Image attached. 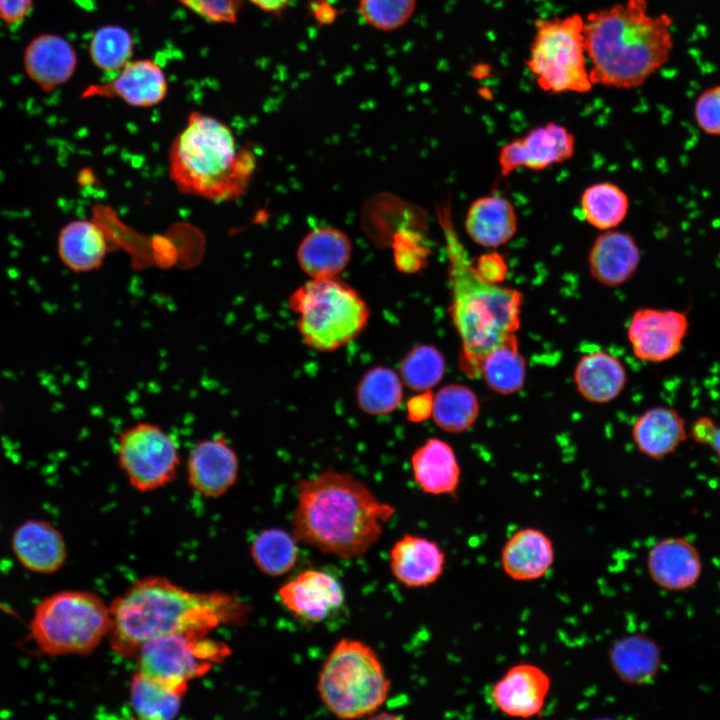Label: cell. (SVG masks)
<instances>
[{
	"label": "cell",
	"instance_id": "cell-1",
	"mask_svg": "<svg viewBox=\"0 0 720 720\" xmlns=\"http://www.w3.org/2000/svg\"><path fill=\"white\" fill-rule=\"evenodd\" d=\"M108 640L122 657L136 656L145 643L171 634H209L221 625L246 621L249 606L225 592H194L160 576L133 583L109 605Z\"/></svg>",
	"mask_w": 720,
	"mask_h": 720
},
{
	"label": "cell",
	"instance_id": "cell-2",
	"mask_svg": "<svg viewBox=\"0 0 720 720\" xmlns=\"http://www.w3.org/2000/svg\"><path fill=\"white\" fill-rule=\"evenodd\" d=\"M395 512L351 473L327 469L298 482L292 534L324 554L358 558L378 542Z\"/></svg>",
	"mask_w": 720,
	"mask_h": 720
},
{
	"label": "cell",
	"instance_id": "cell-3",
	"mask_svg": "<svg viewBox=\"0 0 720 720\" xmlns=\"http://www.w3.org/2000/svg\"><path fill=\"white\" fill-rule=\"evenodd\" d=\"M584 38L594 86L635 89L669 61L673 19L652 13L647 0H625L588 13Z\"/></svg>",
	"mask_w": 720,
	"mask_h": 720
},
{
	"label": "cell",
	"instance_id": "cell-4",
	"mask_svg": "<svg viewBox=\"0 0 720 720\" xmlns=\"http://www.w3.org/2000/svg\"><path fill=\"white\" fill-rule=\"evenodd\" d=\"M438 217L448 260L449 315L461 343L460 369L477 377L487 354L519 330L524 295L482 280L455 230L449 204Z\"/></svg>",
	"mask_w": 720,
	"mask_h": 720
},
{
	"label": "cell",
	"instance_id": "cell-5",
	"mask_svg": "<svg viewBox=\"0 0 720 720\" xmlns=\"http://www.w3.org/2000/svg\"><path fill=\"white\" fill-rule=\"evenodd\" d=\"M255 168L254 153L237 146L232 129L199 111L190 112L168 149V174L177 190L209 201L239 198Z\"/></svg>",
	"mask_w": 720,
	"mask_h": 720
},
{
	"label": "cell",
	"instance_id": "cell-6",
	"mask_svg": "<svg viewBox=\"0 0 720 720\" xmlns=\"http://www.w3.org/2000/svg\"><path fill=\"white\" fill-rule=\"evenodd\" d=\"M296 327L310 349L329 353L358 338L366 329L370 309L349 284L336 278L306 281L288 298Z\"/></svg>",
	"mask_w": 720,
	"mask_h": 720
},
{
	"label": "cell",
	"instance_id": "cell-7",
	"mask_svg": "<svg viewBox=\"0 0 720 720\" xmlns=\"http://www.w3.org/2000/svg\"><path fill=\"white\" fill-rule=\"evenodd\" d=\"M391 689L382 662L372 647L342 638L332 648L319 673V697L335 717L357 719L376 712Z\"/></svg>",
	"mask_w": 720,
	"mask_h": 720
},
{
	"label": "cell",
	"instance_id": "cell-8",
	"mask_svg": "<svg viewBox=\"0 0 720 720\" xmlns=\"http://www.w3.org/2000/svg\"><path fill=\"white\" fill-rule=\"evenodd\" d=\"M110 608L98 595L66 590L42 599L29 624L34 646L48 656L86 655L108 636Z\"/></svg>",
	"mask_w": 720,
	"mask_h": 720
},
{
	"label": "cell",
	"instance_id": "cell-9",
	"mask_svg": "<svg viewBox=\"0 0 720 720\" xmlns=\"http://www.w3.org/2000/svg\"><path fill=\"white\" fill-rule=\"evenodd\" d=\"M526 66L543 92H590L592 83L584 38V17L539 18L534 23Z\"/></svg>",
	"mask_w": 720,
	"mask_h": 720
},
{
	"label": "cell",
	"instance_id": "cell-10",
	"mask_svg": "<svg viewBox=\"0 0 720 720\" xmlns=\"http://www.w3.org/2000/svg\"><path fill=\"white\" fill-rule=\"evenodd\" d=\"M115 459L129 486L149 493L171 484L179 473L178 440L163 426L137 421L121 429L115 440Z\"/></svg>",
	"mask_w": 720,
	"mask_h": 720
},
{
	"label": "cell",
	"instance_id": "cell-11",
	"mask_svg": "<svg viewBox=\"0 0 720 720\" xmlns=\"http://www.w3.org/2000/svg\"><path fill=\"white\" fill-rule=\"evenodd\" d=\"M230 654L228 645L208 634H171L141 646L137 671L186 693L191 680L204 676Z\"/></svg>",
	"mask_w": 720,
	"mask_h": 720
},
{
	"label": "cell",
	"instance_id": "cell-12",
	"mask_svg": "<svg viewBox=\"0 0 720 720\" xmlns=\"http://www.w3.org/2000/svg\"><path fill=\"white\" fill-rule=\"evenodd\" d=\"M574 153V134L562 124L547 122L502 145L499 171L503 177L522 168L541 171L569 160Z\"/></svg>",
	"mask_w": 720,
	"mask_h": 720
},
{
	"label": "cell",
	"instance_id": "cell-13",
	"mask_svg": "<svg viewBox=\"0 0 720 720\" xmlns=\"http://www.w3.org/2000/svg\"><path fill=\"white\" fill-rule=\"evenodd\" d=\"M240 466L239 455L225 435L201 438L186 455L187 484L200 496L219 498L238 482Z\"/></svg>",
	"mask_w": 720,
	"mask_h": 720
},
{
	"label": "cell",
	"instance_id": "cell-14",
	"mask_svg": "<svg viewBox=\"0 0 720 720\" xmlns=\"http://www.w3.org/2000/svg\"><path fill=\"white\" fill-rule=\"evenodd\" d=\"M688 328L687 315L682 311L640 308L632 315L627 338L638 359L660 363L681 351Z\"/></svg>",
	"mask_w": 720,
	"mask_h": 720
},
{
	"label": "cell",
	"instance_id": "cell-15",
	"mask_svg": "<svg viewBox=\"0 0 720 720\" xmlns=\"http://www.w3.org/2000/svg\"><path fill=\"white\" fill-rule=\"evenodd\" d=\"M168 93L164 70L151 59L131 60L110 80L89 85L81 98L120 99L138 108L161 103Z\"/></svg>",
	"mask_w": 720,
	"mask_h": 720
},
{
	"label": "cell",
	"instance_id": "cell-16",
	"mask_svg": "<svg viewBox=\"0 0 720 720\" xmlns=\"http://www.w3.org/2000/svg\"><path fill=\"white\" fill-rule=\"evenodd\" d=\"M279 601L304 623H320L344 603L341 584L332 575L307 569L288 580L277 591Z\"/></svg>",
	"mask_w": 720,
	"mask_h": 720
},
{
	"label": "cell",
	"instance_id": "cell-17",
	"mask_svg": "<svg viewBox=\"0 0 720 720\" xmlns=\"http://www.w3.org/2000/svg\"><path fill=\"white\" fill-rule=\"evenodd\" d=\"M550 687V677L542 668L531 663H518L493 685L490 696L503 714L529 718L541 714Z\"/></svg>",
	"mask_w": 720,
	"mask_h": 720
},
{
	"label": "cell",
	"instance_id": "cell-18",
	"mask_svg": "<svg viewBox=\"0 0 720 720\" xmlns=\"http://www.w3.org/2000/svg\"><path fill=\"white\" fill-rule=\"evenodd\" d=\"M77 63L74 46L54 33H42L32 38L23 54L26 75L46 93L67 83L74 75Z\"/></svg>",
	"mask_w": 720,
	"mask_h": 720
},
{
	"label": "cell",
	"instance_id": "cell-19",
	"mask_svg": "<svg viewBox=\"0 0 720 720\" xmlns=\"http://www.w3.org/2000/svg\"><path fill=\"white\" fill-rule=\"evenodd\" d=\"M446 557L433 540L406 533L389 552V565L394 578L408 588H426L443 574Z\"/></svg>",
	"mask_w": 720,
	"mask_h": 720
},
{
	"label": "cell",
	"instance_id": "cell-20",
	"mask_svg": "<svg viewBox=\"0 0 720 720\" xmlns=\"http://www.w3.org/2000/svg\"><path fill=\"white\" fill-rule=\"evenodd\" d=\"M11 547L24 568L40 574L58 571L67 558L62 533L45 520L32 519L19 525L12 534Z\"/></svg>",
	"mask_w": 720,
	"mask_h": 720
},
{
	"label": "cell",
	"instance_id": "cell-21",
	"mask_svg": "<svg viewBox=\"0 0 720 720\" xmlns=\"http://www.w3.org/2000/svg\"><path fill=\"white\" fill-rule=\"evenodd\" d=\"M640 261L641 253L635 239L616 229L602 231L588 253L590 275L608 287L628 282L637 272Z\"/></svg>",
	"mask_w": 720,
	"mask_h": 720
},
{
	"label": "cell",
	"instance_id": "cell-22",
	"mask_svg": "<svg viewBox=\"0 0 720 720\" xmlns=\"http://www.w3.org/2000/svg\"><path fill=\"white\" fill-rule=\"evenodd\" d=\"M647 570L659 587L682 591L699 579L702 563L697 549L687 540L669 537L660 540L648 552Z\"/></svg>",
	"mask_w": 720,
	"mask_h": 720
},
{
	"label": "cell",
	"instance_id": "cell-23",
	"mask_svg": "<svg viewBox=\"0 0 720 720\" xmlns=\"http://www.w3.org/2000/svg\"><path fill=\"white\" fill-rule=\"evenodd\" d=\"M555 559L554 545L543 531L526 527L515 531L505 542L500 560L505 574L515 581L542 578Z\"/></svg>",
	"mask_w": 720,
	"mask_h": 720
},
{
	"label": "cell",
	"instance_id": "cell-24",
	"mask_svg": "<svg viewBox=\"0 0 720 720\" xmlns=\"http://www.w3.org/2000/svg\"><path fill=\"white\" fill-rule=\"evenodd\" d=\"M464 226L474 243L488 249H497L515 236L518 216L508 198L493 193L479 197L471 203Z\"/></svg>",
	"mask_w": 720,
	"mask_h": 720
},
{
	"label": "cell",
	"instance_id": "cell-25",
	"mask_svg": "<svg viewBox=\"0 0 720 720\" xmlns=\"http://www.w3.org/2000/svg\"><path fill=\"white\" fill-rule=\"evenodd\" d=\"M352 252L350 238L333 227L309 232L297 249V262L312 279L336 278L348 265Z\"/></svg>",
	"mask_w": 720,
	"mask_h": 720
},
{
	"label": "cell",
	"instance_id": "cell-26",
	"mask_svg": "<svg viewBox=\"0 0 720 720\" xmlns=\"http://www.w3.org/2000/svg\"><path fill=\"white\" fill-rule=\"evenodd\" d=\"M415 483L431 495L455 496L460 482V466L453 448L439 438H430L411 455Z\"/></svg>",
	"mask_w": 720,
	"mask_h": 720
},
{
	"label": "cell",
	"instance_id": "cell-27",
	"mask_svg": "<svg viewBox=\"0 0 720 720\" xmlns=\"http://www.w3.org/2000/svg\"><path fill=\"white\" fill-rule=\"evenodd\" d=\"M627 381L626 369L614 355L598 350L578 360L574 382L578 393L592 403H608L617 398Z\"/></svg>",
	"mask_w": 720,
	"mask_h": 720
},
{
	"label": "cell",
	"instance_id": "cell-28",
	"mask_svg": "<svg viewBox=\"0 0 720 720\" xmlns=\"http://www.w3.org/2000/svg\"><path fill=\"white\" fill-rule=\"evenodd\" d=\"M632 437L642 454L662 459L686 440L687 430L676 409L658 406L646 410L634 421Z\"/></svg>",
	"mask_w": 720,
	"mask_h": 720
},
{
	"label": "cell",
	"instance_id": "cell-29",
	"mask_svg": "<svg viewBox=\"0 0 720 720\" xmlns=\"http://www.w3.org/2000/svg\"><path fill=\"white\" fill-rule=\"evenodd\" d=\"M109 251L103 227L96 220H74L58 236V254L74 272H90L102 266Z\"/></svg>",
	"mask_w": 720,
	"mask_h": 720
},
{
	"label": "cell",
	"instance_id": "cell-30",
	"mask_svg": "<svg viewBox=\"0 0 720 720\" xmlns=\"http://www.w3.org/2000/svg\"><path fill=\"white\" fill-rule=\"evenodd\" d=\"M608 654L616 676L629 685L653 681L661 665L660 647L643 634L626 635L616 640Z\"/></svg>",
	"mask_w": 720,
	"mask_h": 720
},
{
	"label": "cell",
	"instance_id": "cell-31",
	"mask_svg": "<svg viewBox=\"0 0 720 720\" xmlns=\"http://www.w3.org/2000/svg\"><path fill=\"white\" fill-rule=\"evenodd\" d=\"M479 376L492 391L498 394H514L523 387L526 363L519 351L516 335L487 354L480 365Z\"/></svg>",
	"mask_w": 720,
	"mask_h": 720
},
{
	"label": "cell",
	"instance_id": "cell-32",
	"mask_svg": "<svg viewBox=\"0 0 720 720\" xmlns=\"http://www.w3.org/2000/svg\"><path fill=\"white\" fill-rule=\"evenodd\" d=\"M583 219L592 227L606 231L615 229L626 218L629 198L617 184L601 181L589 185L580 197Z\"/></svg>",
	"mask_w": 720,
	"mask_h": 720
},
{
	"label": "cell",
	"instance_id": "cell-33",
	"mask_svg": "<svg viewBox=\"0 0 720 720\" xmlns=\"http://www.w3.org/2000/svg\"><path fill=\"white\" fill-rule=\"evenodd\" d=\"M185 692L137 671L129 685L131 707L140 719L170 720L180 711Z\"/></svg>",
	"mask_w": 720,
	"mask_h": 720
},
{
	"label": "cell",
	"instance_id": "cell-34",
	"mask_svg": "<svg viewBox=\"0 0 720 720\" xmlns=\"http://www.w3.org/2000/svg\"><path fill=\"white\" fill-rule=\"evenodd\" d=\"M479 400L472 389L461 384L443 386L433 395L432 418L434 423L449 433H462L477 420Z\"/></svg>",
	"mask_w": 720,
	"mask_h": 720
},
{
	"label": "cell",
	"instance_id": "cell-35",
	"mask_svg": "<svg viewBox=\"0 0 720 720\" xmlns=\"http://www.w3.org/2000/svg\"><path fill=\"white\" fill-rule=\"evenodd\" d=\"M356 403L361 411L381 416L395 411L403 399L400 375L386 366L367 370L356 387Z\"/></svg>",
	"mask_w": 720,
	"mask_h": 720
},
{
	"label": "cell",
	"instance_id": "cell-36",
	"mask_svg": "<svg viewBox=\"0 0 720 720\" xmlns=\"http://www.w3.org/2000/svg\"><path fill=\"white\" fill-rule=\"evenodd\" d=\"M298 543L293 534L283 529L267 528L253 538L250 555L263 574L279 577L295 567L299 555Z\"/></svg>",
	"mask_w": 720,
	"mask_h": 720
},
{
	"label": "cell",
	"instance_id": "cell-37",
	"mask_svg": "<svg viewBox=\"0 0 720 720\" xmlns=\"http://www.w3.org/2000/svg\"><path fill=\"white\" fill-rule=\"evenodd\" d=\"M88 53L94 66L105 72H118L134 54V40L123 26L107 24L91 36Z\"/></svg>",
	"mask_w": 720,
	"mask_h": 720
},
{
	"label": "cell",
	"instance_id": "cell-38",
	"mask_svg": "<svg viewBox=\"0 0 720 720\" xmlns=\"http://www.w3.org/2000/svg\"><path fill=\"white\" fill-rule=\"evenodd\" d=\"M445 358L433 345L413 347L403 358L399 375L408 388L416 392L430 391L443 378Z\"/></svg>",
	"mask_w": 720,
	"mask_h": 720
},
{
	"label": "cell",
	"instance_id": "cell-39",
	"mask_svg": "<svg viewBox=\"0 0 720 720\" xmlns=\"http://www.w3.org/2000/svg\"><path fill=\"white\" fill-rule=\"evenodd\" d=\"M416 0H360L359 11L370 26L391 31L402 27L413 15Z\"/></svg>",
	"mask_w": 720,
	"mask_h": 720
},
{
	"label": "cell",
	"instance_id": "cell-40",
	"mask_svg": "<svg viewBox=\"0 0 720 720\" xmlns=\"http://www.w3.org/2000/svg\"><path fill=\"white\" fill-rule=\"evenodd\" d=\"M182 6L209 23L237 22L243 0H177Z\"/></svg>",
	"mask_w": 720,
	"mask_h": 720
},
{
	"label": "cell",
	"instance_id": "cell-41",
	"mask_svg": "<svg viewBox=\"0 0 720 720\" xmlns=\"http://www.w3.org/2000/svg\"><path fill=\"white\" fill-rule=\"evenodd\" d=\"M698 127L707 135L720 136V84L703 90L694 104Z\"/></svg>",
	"mask_w": 720,
	"mask_h": 720
},
{
	"label": "cell",
	"instance_id": "cell-42",
	"mask_svg": "<svg viewBox=\"0 0 720 720\" xmlns=\"http://www.w3.org/2000/svg\"><path fill=\"white\" fill-rule=\"evenodd\" d=\"M474 269L478 276L485 282L491 284H502L508 275V264L505 257L496 251H490L479 255L472 260Z\"/></svg>",
	"mask_w": 720,
	"mask_h": 720
},
{
	"label": "cell",
	"instance_id": "cell-43",
	"mask_svg": "<svg viewBox=\"0 0 720 720\" xmlns=\"http://www.w3.org/2000/svg\"><path fill=\"white\" fill-rule=\"evenodd\" d=\"M35 0H0V22L7 27L21 25L31 14Z\"/></svg>",
	"mask_w": 720,
	"mask_h": 720
},
{
	"label": "cell",
	"instance_id": "cell-44",
	"mask_svg": "<svg viewBox=\"0 0 720 720\" xmlns=\"http://www.w3.org/2000/svg\"><path fill=\"white\" fill-rule=\"evenodd\" d=\"M691 435L696 442L709 446L718 456L720 464V427L704 416L694 422Z\"/></svg>",
	"mask_w": 720,
	"mask_h": 720
},
{
	"label": "cell",
	"instance_id": "cell-45",
	"mask_svg": "<svg viewBox=\"0 0 720 720\" xmlns=\"http://www.w3.org/2000/svg\"><path fill=\"white\" fill-rule=\"evenodd\" d=\"M430 391L420 392L407 404L408 417L412 421H421L432 414L433 395Z\"/></svg>",
	"mask_w": 720,
	"mask_h": 720
},
{
	"label": "cell",
	"instance_id": "cell-46",
	"mask_svg": "<svg viewBox=\"0 0 720 720\" xmlns=\"http://www.w3.org/2000/svg\"><path fill=\"white\" fill-rule=\"evenodd\" d=\"M253 5L268 13L281 12L290 0H249Z\"/></svg>",
	"mask_w": 720,
	"mask_h": 720
}]
</instances>
